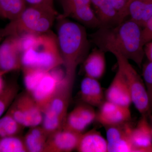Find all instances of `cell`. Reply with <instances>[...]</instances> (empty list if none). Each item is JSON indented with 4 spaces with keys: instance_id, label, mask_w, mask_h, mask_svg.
I'll use <instances>...</instances> for the list:
<instances>
[{
    "instance_id": "f546056e",
    "label": "cell",
    "mask_w": 152,
    "mask_h": 152,
    "mask_svg": "<svg viewBox=\"0 0 152 152\" xmlns=\"http://www.w3.org/2000/svg\"><path fill=\"white\" fill-rule=\"evenodd\" d=\"M27 5L54 7V0H25Z\"/></svg>"
},
{
    "instance_id": "4fadbf2b",
    "label": "cell",
    "mask_w": 152,
    "mask_h": 152,
    "mask_svg": "<svg viewBox=\"0 0 152 152\" xmlns=\"http://www.w3.org/2000/svg\"><path fill=\"white\" fill-rule=\"evenodd\" d=\"M106 100L129 107L132 98L127 83L122 72L118 68L116 73L105 94Z\"/></svg>"
},
{
    "instance_id": "7a4b0ae2",
    "label": "cell",
    "mask_w": 152,
    "mask_h": 152,
    "mask_svg": "<svg viewBox=\"0 0 152 152\" xmlns=\"http://www.w3.org/2000/svg\"><path fill=\"white\" fill-rule=\"evenodd\" d=\"M57 41L66 77L75 80L77 67L89 53L91 41L84 26L59 15Z\"/></svg>"
},
{
    "instance_id": "e0dca14e",
    "label": "cell",
    "mask_w": 152,
    "mask_h": 152,
    "mask_svg": "<svg viewBox=\"0 0 152 152\" xmlns=\"http://www.w3.org/2000/svg\"><path fill=\"white\" fill-rule=\"evenodd\" d=\"M105 53L97 47L89 53L83 62L86 76L99 80L104 76L106 70Z\"/></svg>"
},
{
    "instance_id": "3957f363",
    "label": "cell",
    "mask_w": 152,
    "mask_h": 152,
    "mask_svg": "<svg viewBox=\"0 0 152 152\" xmlns=\"http://www.w3.org/2000/svg\"><path fill=\"white\" fill-rule=\"evenodd\" d=\"M22 68H34L49 71L63 65L57 36L52 31L19 36Z\"/></svg>"
},
{
    "instance_id": "44dd1931",
    "label": "cell",
    "mask_w": 152,
    "mask_h": 152,
    "mask_svg": "<svg viewBox=\"0 0 152 152\" xmlns=\"http://www.w3.org/2000/svg\"><path fill=\"white\" fill-rule=\"evenodd\" d=\"M25 0H0V17L11 20L27 7Z\"/></svg>"
},
{
    "instance_id": "836d02e7",
    "label": "cell",
    "mask_w": 152,
    "mask_h": 152,
    "mask_svg": "<svg viewBox=\"0 0 152 152\" xmlns=\"http://www.w3.org/2000/svg\"><path fill=\"white\" fill-rule=\"evenodd\" d=\"M2 37L1 36V30H0V42L1 41V38Z\"/></svg>"
},
{
    "instance_id": "5b68a950",
    "label": "cell",
    "mask_w": 152,
    "mask_h": 152,
    "mask_svg": "<svg viewBox=\"0 0 152 152\" xmlns=\"http://www.w3.org/2000/svg\"><path fill=\"white\" fill-rule=\"evenodd\" d=\"M111 53L116 58L118 68L124 76L130 92L132 102L142 115H148V97L143 80L126 58L117 52Z\"/></svg>"
},
{
    "instance_id": "2e32d148",
    "label": "cell",
    "mask_w": 152,
    "mask_h": 152,
    "mask_svg": "<svg viewBox=\"0 0 152 152\" xmlns=\"http://www.w3.org/2000/svg\"><path fill=\"white\" fill-rule=\"evenodd\" d=\"M80 95L84 102L92 107H99L105 100L103 91L98 80L87 76L81 83Z\"/></svg>"
},
{
    "instance_id": "603a6c76",
    "label": "cell",
    "mask_w": 152,
    "mask_h": 152,
    "mask_svg": "<svg viewBox=\"0 0 152 152\" xmlns=\"http://www.w3.org/2000/svg\"><path fill=\"white\" fill-rule=\"evenodd\" d=\"M23 138L19 135L0 138V152H26Z\"/></svg>"
},
{
    "instance_id": "52a82bcc",
    "label": "cell",
    "mask_w": 152,
    "mask_h": 152,
    "mask_svg": "<svg viewBox=\"0 0 152 152\" xmlns=\"http://www.w3.org/2000/svg\"><path fill=\"white\" fill-rule=\"evenodd\" d=\"M65 78L64 70L60 67L48 71L39 83L30 93L43 113L46 109Z\"/></svg>"
},
{
    "instance_id": "1f68e13d",
    "label": "cell",
    "mask_w": 152,
    "mask_h": 152,
    "mask_svg": "<svg viewBox=\"0 0 152 152\" xmlns=\"http://www.w3.org/2000/svg\"><path fill=\"white\" fill-rule=\"evenodd\" d=\"M4 75V74L0 72V94L4 91L6 87L3 77Z\"/></svg>"
},
{
    "instance_id": "4316f807",
    "label": "cell",
    "mask_w": 152,
    "mask_h": 152,
    "mask_svg": "<svg viewBox=\"0 0 152 152\" xmlns=\"http://www.w3.org/2000/svg\"><path fill=\"white\" fill-rule=\"evenodd\" d=\"M92 107L86 104L77 106L73 110L89 126L96 119V113Z\"/></svg>"
},
{
    "instance_id": "ba28073f",
    "label": "cell",
    "mask_w": 152,
    "mask_h": 152,
    "mask_svg": "<svg viewBox=\"0 0 152 152\" xmlns=\"http://www.w3.org/2000/svg\"><path fill=\"white\" fill-rule=\"evenodd\" d=\"M62 8V15L71 18L90 28L100 27L101 24L94 10L91 0H58Z\"/></svg>"
},
{
    "instance_id": "ac0fdd59",
    "label": "cell",
    "mask_w": 152,
    "mask_h": 152,
    "mask_svg": "<svg viewBox=\"0 0 152 152\" xmlns=\"http://www.w3.org/2000/svg\"><path fill=\"white\" fill-rule=\"evenodd\" d=\"M76 150L80 152H107V142L99 132L92 130L82 134Z\"/></svg>"
},
{
    "instance_id": "30bf717a",
    "label": "cell",
    "mask_w": 152,
    "mask_h": 152,
    "mask_svg": "<svg viewBox=\"0 0 152 152\" xmlns=\"http://www.w3.org/2000/svg\"><path fill=\"white\" fill-rule=\"evenodd\" d=\"M21 54L19 37H6L0 44V72L5 75L22 69Z\"/></svg>"
},
{
    "instance_id": "277c9868",
    "label": "cell",
    "mask_w": 152,
    "mask_h": 152,
    "mask_svg": "<svg viewBox=\"0 0 152 152\" xmlns=\"http://www.w3.org/2000/svg\"><path fill=\"white\" fill-rule=\"evenodd\" d=\"M54 7L42 6H27L15 18L1 30L2 37L20 36L24 34H40L51 31L57 19Z\"/></svg>"
},
{
    "instance_id": "ffe728a7",
    "label": "cell",
    "mask_w": 152,
    "mask_h": 152,
    "mask_svg": "<svg viewBox=\"0 0 152 152\" xmlns=\"http://www.w3.org/2000/svg\"><path fill=\"white\" fill-rule=\"evenodd\" d=\"M48 137L42 126L31 128L23 138L27 152H44Z\"/></svg>"
},
{
    "instance_id": "5bb4252c",
    "label": "cell",
    "mask_w": 152,
    "mask_h": 152,
    "mask_svg": "<svg viewBox=\"0 0 152 152\" xmlns=\"http://www.w3.org/2000/svg\"><path fill=\"white\" fill-rule=\"evenodd\" d=\"M135 152H152V134L148 115H142L131 134Z\"/></svg>"
},
{
    "instance_id": "83f0119b",
    "label": "cell",
    "mask_w": 152,
    "mask_h": 152,
    "mask_svg": "<svg viewBox=\"0 0 152 152\" xmlns=\"http://www.w3.org/2000/svg\"><path fill=\"white\" fill-rule=\"evenodd\" d=\"M132 0H112L114 7L119 14L123 20L128 16L127 9Z\"/></svg>"
},
{
    "instance_id": "f1b7e54d",
    "label": "cell",
    "mask_w": 152,
    "mask_h": 152,
    "mask_svg": "<svg viewBox=\"0 0 152 152\" xmlns=\"http://www.w3.org/2000/svg\"><path fill=\"white\" fill-rule=\"evenodd\" d=\"M142 40L144 46L147 43L152 41V16L142 28Z\"/></svg>"
},
{
    "instance_id": "9c48e42d",
    "label": "cell",
    "mask_w": 152,
    "mask_h": 152,
    "mask_svg": "<svg viewBox=\"0 0 152 152\" xmlns=\"http://www.w3.org/2000/svg\"><path fill=\"white\" fill-rule=\"evenodd\" d=\"M104 127L107 142V152H135L131 140V132L133 126L130 121Z\"/></svg>"
},
{
    "instance_id": "8fae6325",
    "label": "cell",
    "mask_w": 152,
    "mask_h": 152,
    "mask_svg": "<svg viewBox=\"0 0 152 152\" xmlns=\"http://www.w3.org/2000/svg\"><path fill=\"white\" fill-rule=\"evenodd\" d=\"M96 120L104 127L120 124L131 121L129 107L105 100L99 107Z\"/></svg>"
},
{
    "instance_id": "6da1fadb",
    "label": "cell",
    "mask_w": 152,
    "mask_h": 152,
    "mask_svg": "<svg viewBox=\"0 0 152 152\" xmlns=\"http://www.w3.org/2000/svg\"><path fill=\"white\" fill-rule=\"evenodd\" d=\"M142 28L129 19L112 27H100L90 35L91 42L105 53L117 52L142 69L145 56Z\"/></svg>"
},
{
    "instance_id": "d4e9b609",
    "label": "cell",
    "mask_w": 152,
    "mask_h": 152,
    "mask_svg": "<svg viewBox=\"0 0 152 152\" xmlns=\"http://www.w3.org/2000/svg\"><path fill=\"white\" fill-rule=\"evenodd\" d=\"M18 92V87L16 83L10 84L6 86L4 91L0 94V118L12 103Z\"/></svg>"
},
{
    "instance_id": "9a60e30c",
    "label": "cell",
    "mask_w": 152,
    "mask_h": 152,
    "mask_svg": "<svg viewBox=\"0 0 152 152\" xmlns=\"http://www.w3.org/2000/svg\"><path fill=\"white\" fill-rule=\"evenodd\" d=\"M100 27L115 26L124 21L114 7L112 0H91Z\"/></svg>"
},
{
    "instance_id": "7c38bea8",
    "label": "cell",
    "mask_w": 152,
    "mask_h": 152,
    "mask_svg": "<svg viewBox=\"0 0 152 152\" xmlns=\"http://www.w3.org/2000/svg\"><path fill=\"white\" fill-rule=\"evenodd\" d=\"M82 134L61 129L49 136L44 152L72 151L77 149Z\"/></svg>"
},
{
    "instance_id": "484cf974",
    "label": "cell",
    "mask_w": 152,
    "mask_h": 152,
    "mask_svg": "<svg viewBox=\"0 0 152 152\" xmlns=\"http://www.w3.org/2000/svg\"><path fill=\"white\" fill-rule=\"evenodd\" d=\"M143 80L146 88L149 100L148 115L152 114V62L148 61L142 65Z\"/></svg>"
},
{
    "instance_id": "4dcf8cb0",
    "label": "cell",
    "mask_w": 152,
    "mask_h": 152,
    "mask_svg": "<svg viewBox=\"0 0 152 152\" xmlns=\"http://www.w3.org/2000/svg\"><path fill=\"white\" fill-rule=\"evenodd\" d=\"M145 56L149 61L152 62V41L147 43L144 46Z\"/></svg>"
},
{
    "instance_id": "d6a6232c",
    "label": "cell",
    "mask_w": 152,
    "mask_h": 152,
    "mask_svg": "<svg viewBox=\"0 0 152 152\" xmlns=\"http://www.w3.org/2000/svg\"><path fill=\"white\" fill-rule=\"evenodd\" d=\"M148 119L149 122L150 126H151L152 134V114H150L148 115Z\"/></svg>"
},
{
    "instance_id": "d6986e66",
    "label": "cell",
    "mask_w": 152,
    "mask_h": 152,
    "mask_svg": "<svg viewBox=\"0 0 152 152\" xmlns=\"http://www.w3.org/2000/svg\"><path fill=\"white\" fill-rule=\"evenodd\" d=\"M127 12L130 19L143 28L152 16V0H132Z\"/></svg>"
},
{
    "instance_id": "7402d4cb",
    "label": "cell",
    "mask_w": 152,
    "mask_h": 152,
    "mask_svg": "<svg viewBox=\"0 0 152 152\" xmlns=\"http://www.w3.org/2000/svg\"><path fill=\"white\" fill-rule=\"evenodd\" d=\"M23 128L7 112L5 115L0 118V138L19 135Z\"/></svg>"
},
{
    "instance_id": "cb8c5ba5",
    "label": "cell",
    "mask_w": 152,
    "mask_h": 152,
    "mask_svg": "<svg viewBox=\"0 0 152 152\" xmlns=\"http://www.w3.org/2000/svg\"><path fill=\"white\" fill-rule=\"evenodd\" d=\"M25 88L29 94L34 89L44 74L48 71L34 68H22Z\"/></svg>"
},
{
    "instance_id": "8992f818",
    "label": "cell",
    "mask_w": 152,
    "mask_h": 152,
    "mask_svg": "<svg viewBox=\"0 0 152 152\" xmlns=\"http://www.w3.org/2000/svg\"><path fill=\"white\" fill-rule=\"evenodd\" d=\"M7 112L23 127L37 126L42 121L43 113L28 92L16 98Z\"/></svg>"
}]
</instances>
